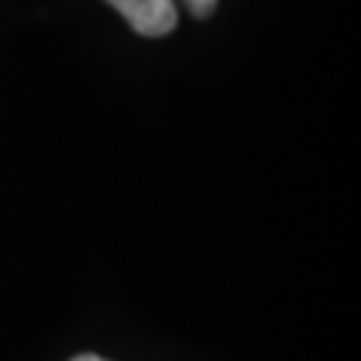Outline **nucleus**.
<instances>
[{
    "instance_id": "nucleus-3",
    "label": "nucleus",
    "mask_w": 361,
    "mask_h": 361,
    "mask_svg": "<svg viewBox=\"0 0 361 361\" xmlns=\"http://www.w3.org/2000/svg\"><path fill=\"white\" fill-rule=\"evenodd\" d=\"M73 361H106V358H99V355H75Z\"/></svg>"
},
{
    "instance_id": "nucleus-2",
    "label": "nucleus",
    "mask_w": 361,
    "mask_h": 361,
    "mask_svg": "<svg viewBox=\"0 0 361 361\" xmlns=\"http://www.w3.org/2000/svg\"><path fill=\"white\" fill-rule=\"evenodd\" d=\"M187 6V13L193 18H208L214 9H217V0H180Z\"/></svg>"
},
{
    "instance_id": "nucleus-1",
    "label": "nucleus",
    "mask_w": 361,
    "mask_h": 361,
    "mask_svg": "<svg viewBox=\"0 0 361 361\" xmlns=\"http://www.w3.org/2000/svg\"><path fill=\"white\" fill-rule=\"evenodd\" d=\"M142 37H166L178 25L175 0H106Z\"/></svg>"
}]
</instances>
